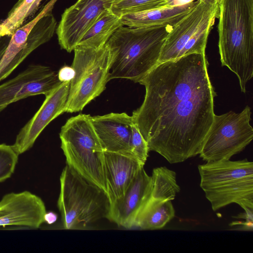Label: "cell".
I'll return each mask as SVG.
<instances>
[{
    "mask_svg": "<svg viewBox=\"0 0 253 253\" xmlns=\"http://www.w3.org/2000/svg\"><path fill=\"white\" fill-rule=\"evenodd\" d=\"M204 53L159 63L139 82L143 102L131 116L149 151L170 164L199 154L212 124L216 96Z\"/></svg>",
    "mask_w": 253,
    "mask_h": 253,
    "instance_id": "1",
    "label": "cell"
},
{
    "mask_svg": "<svg viewBox=\"0 0 253 253\" xmlns=\"http://www.w3.org/2000/svg\"><path fill=\"white\" fill-rule=\"evenodd\" d=\"M171 26H121L106 44L112 55L109 81L126 79L138 83L159 64Z\"/></svg>",
    "mask_w": 253,
    "mask_h": 253,
    "instance_id": "2",
    "label": "cell"
},
{
    "mask_svg": "<svg viewBox=\"0 0 253 253\" xmlns=\"http://www.w3.org/2000/svg\"><path fill=\"white\" fill-rule=\"evenodd\" d=\"M218 49L222 66L237 77L241 91L253 76V0H220Z\"/></svg>",
    "mask_w": 253,
    "mask_h": 253,
    "instance_id": "3",
    "label": "cell"
},
{
    "mask_svg": "<svg viewBox=\"0 0 253 253\" xmlns=\"http://www.w3.org/2000/svg\"><path fill=\"white\" fill-rule=\"evenodd\" d=\"M200 186L213 211L232 203L253 211V163L247 159L206 162L198 166Z\"/></svg>",
    "mask_w": 253,
    "mask_h": 253,
    "instance_id": "4",
    "label": "cell"
},
{
    "mask_svg": "<svg viewBox=\"0 0 253 253\" xmlns=\"http://www.w3.org/2000/svg\"><path fill=\"white\" fill-rule=\"evenodd\" d=\"M57 206L64 228L84 230L107 218L110 202L105 191L66 165L60 177Z\"/></svg>",
    "mask_w": 253,
    "mask_h": 253,
    "instance_id": "5",
    "label": "cell"
},
{
    "mask_svg": "<svg viewBox=\"0 0 253 253\" xmlns=\"http://www.w3.org/2000/svg\"><path fill=\"white\" fill-rule=\"evenodd\" d=\"M59 137L67 165L107 193L104 151L90 115L80 114L69 119L61 127Z\"/></svg>",
    "mask_w": 253,
    "mask_h": 253,
    "instance_id": "6",
    "label": "cell"
},
{
    "mask_svg": "<svg viewBox=\"0 0 253 253\" xmlns=\"http://www.w3.org/2000/svg\"><path fill=\"white\" fill-rule=\"evenodd\" d=\"M71 80L65 112L83 110L105 89L109 82L112 55L109 47L95 49L77 45L74 49Z\"/></svg>",
    "mask_w": 253,
    "mask_h": 253,
    "instance_id": "7",
    "label": "cell"
},
{
    "mask_svg": "<svg viewBox=\"0 0 253 253\" xmlns=\"http://www.w3.org/2000/svg\"><path fill=\"white\" fill-rule=\"evenodd\" d=\"M218 12V4L201 0L171 27L162 48L159 63L192 53H205L208 37Z\"/></svg>",
    "mask_w": 253,
    "mask_h": 253,
    "instance_id": "8",
    "label": "cell"
},
{
    "mask_svg": "<svg viewBox=\"0 0 253 253\" xmlns=\"http://www.w3.org/2000/svg\"><path fill=\"white\" fill-rule=\"evenodd\" d=\"M251 109L247 105L240 113L230 111L214 115L199 156L206 162L230 160L242 151L253 139Z\"/></svg>",
    "mask_w": 253,
    "mask_h": 253,
    "instance_id": "9",
    "label": "cell"
},
{
    "mask_svg": "<svg viewBox=\"0 0 253 253\" xmlns=\"http://www.w3.org/2000/svg\"><path fill=\"white\" fill-rule=\"evenodd\" d=\"M61 84L57 73L49 67L31 65L0 85V112L21 99L39 94L45 95Z\"/></svg>",
    "mask_w": 253,
    "mask_h": 253,
    "instance_id": "10",
    "label": "cell"
},
{
    "mask_svg": "<svg viewBox=\"0 0 253 253\" xmlns=\"http://www.w3.org/2000/svg\"><path fill=\"white\" fill-rule=\"evenodd\" d=\"M112 0H78L65 9L56 29L61 47L74 50L80 40L99 15L110 9Z\"/></svg>",
    "mask_w": 253,
    "mask_h": 253,
    "instance_id": "11",
    "label": "cell"
},
{
    "mask_svg": "<svg viewBox=\"0 0 253 253\" xmlns=\"http://www.w3.org/2000/svg\"><path fill=\"white\" fill-rule=\"evenodd\" d=\"M70 81L62 82L45 95L41 107L21 129L11 145L18 155L32 147L45 127L54 119L65 112Z\"/></svg>",
    "mask_w": 253,
    "mask_h": 253,
    "instance_id": "12",
    "label": "cell"
},
{
    "mask_svg": "<svg viewBox=\"0 0 253 253\" xmlns=\"http://www.w3.org/2000/svg\"><path fill=\"white\" fill-rule=\"evenodd\" d=\"M46 212L42 199L29 191L6 194L0 201V227L37 229L44 222Z\"/></svg>",
    "mask_w": 253,
    "mask_h": 253,
    "instance_id": "13",
    "label": "cell"
},
{
    "mask_svg": "<svg viewBox=\"0 0 253 253\" xmlns=\"http://www.w3.org/2000/svg\"><path fill=\"white\" fill-rule=\"evenodd\" d=\"M152 185L151 176L141 168L124 195L110 204L107 219L126 229L134 227L138 213L150 197Z\"/></svg>",
    "mask_w": 253,
    "mask_h": 253,
    "instance_id": "14",
    "label": "cell"
},
{
    "mask_svg": "<svg viewBox=\"0 0 253 253\" xmlns=\"http://www.w3.org/2000/svg\"><path fill=\"white\" fill-rule=\"evenodd\" d=\"M90 119L103 151L132 156L130 147L134 123L132 116L125 113H111L90 115Z\"/></svg>",
    "mask_w": 253,
    "mask_h": 253,
    "instance_id": "15",
    "label": "cell"
},
{
    "mask_svg": "<svg viewBox=\"0 0 253 253\" xmlns=\"http://www.w3.org/2000/svg\"><path fill=\"white\" fill-rule=\"evenodd\" d=\"M107 193L110 204L121 198L144 166L134 157L104 151Z\"/></svg>",
    "mask_w": 253,
    "mask_h": 253,
    "instance_id": "16",
    "label": "cell"
},
{
    "mask_svg": "<svg viewBox=\"0 0 253 253\" xmlns=\"http://www.w3.org/2000/svg\"><path fill=\"white\" fill-rule=\"evenodd\" d=\"M194 0L182 4L126 14L121 17L124 26L141 27L168 25L172 26L181 20L200 2Z\"/></svg>",
    "mask_w": 253,
    "mask_h": 253,
    "instance_id": "17",
    "label": "cell"
},
{
    "mask_svg": "<svg viewBox=\"0 0 253 253\" xmlns=\"http://www.w3.org/2000/svg\"><path fill=\"white\" fill-rule=\"evenodd\" d=\"M51 11L46 13L34 26L28 37L24 47L16 54L5 70L1 81L7 78L32 52L52 37L57 22Z\"/></svg>",
    "mask_w": 253,
    "mask_h": 253,
    "instance_id": "18",
    "label": "cell"
},
{
    "mask_svg": "<svg viewBox=\"0 0 253 253\" xmlns=\"http://www.w3.org/2000/svg\"><path fill=\"white\" fill-rule=\"evenodd\" d=\"M123 26L121 17L110 9H106L85 32L77 45L95 49L101 48L115 31Z\"/></svg>",
    "mask_w": 253,
    "mask_h": 253,
    "instance_id": "19",
    "label": "cell"
},
{
    "mask_svg": "<svg viewBox=\"0 0 253 253\" xmlns=\"http://www.w3.org/2000/svg\"><path fill=\"white\" fill-rule=\"evenodd\" d=\"M171 201L149 199L138 213L135 226L143 230L163 228L175 216V210Z\"/></svg>",
    "mask_w": 253,
    "mask_h": 253,
    "instance_id": "20",
    "label": "cell"
},
{
    "mask_svg": "<svg viewBox=\"0 0 253 253\" xmlns=\"http://www.w3.org/2000/svg\"><path fill=\"white\" fill-rule=\"evenodd\" d=\"M57 0H51L32 20L18 28L11 36L8 46L0 62V82L7 66L24 47L28 37L37 22L48 11L52 10Z\"/></svg>",
    "mask_w": 253,
    "mask_h": 253,
    "instance_id": "21",
    "label": "cell"
},
{
    "mask_svg": "<svg viewBox=\"0 0 253 253\" xmlns=\"http://www.w3.org/2000/svg\"><path fill=\"white\" fill-rule=\"evenodd\" d=\"M151 177L153 185L150 200L164 201L174 199L180 190L174 171L166 167L156 168Z\"/></svg>",
    "mask_w": 253,
    "mask_h": 253,
    "instance_id": "22",
    "label": "cell"
},
{
    "mask_svg": "<svg viewBox=\"0 0 253 253\" xmlns=\"http://www.w3.org/2000/svg\"><path fill=\"white\" fill-rule=\"evenodd\" d=\"M42 0H19L0 23V37H11L38 8Z\"/></svg>",
    "mask_w": 253,
    "mask_h": 253,
    "instance_id": "23",
    "label": "cell"
},
{
    "mask_svg": "<svg viewBox=\"0 0 253 253\" xmlns=\"http://www.w3.org/2000/svg\"><path fill=\"white\" fill-rule=\"evenodd\" d=\"M175 5L173 0H112L110 10L121 17L124 15Z\"/></svg>",
    "mask_w": 253,
    "mask_h": 253,
    "instance_id": "24",
    "label": "cell"
},
{
    "mask_svg": "<svg viewBox=\"0 0 253 253\" xmlns=\"http://www.w3.org/2000/svg\"><path fill=\"white\" fill-rule=\"evenodd\" d=\"M18 155L11 145L0 144V182L9 178L13 173Z\"/></svg>",
    "mask_w": 253,
    "mask_h": 253,
    "instance_id": "25",
    "label": "cell"
},
{
    "mask_svg": "<svg viewBox=\"0 0 253 253\" xmlns=\"http://www.w3.org/2000/svg\"><path fill=\"white\" fill-rule=\"evenodd\" d=\"M132 156L144 166L149 151L148 144L136 125L133 123L130 140Z\"/></svg>",
    "mask_w": 253,
    "mask_h": 253,
    "instance_id": "26",
    "label": "cell"
},
{
    "mask_svg": "<svg viewBox=\"0 0 253 253\" xmlns=\"http://www.w3.org/2000/svg\"><path fill=\"white\" fill-rule=\"evenodd\" d=\"M74 74L73 68L68 66L62 67L57 73L58 78L62 83L71 81L74 77Z\"/></svg>",
    "mask_w": 253,
    "mask_h": 253,
    "instance_id": "27",
    "label": "cell"
},
{
    "mask_svg": "<svg viewBox=\"0 0 253 253\" xmlns=\"http://www.w3.org/2000/svg\"><path fill=\"white\" fill-rule=\"evenodd\" d=\"M11 37L4 36L0 37V62L8 46Z\"/></svg>",
    "mask_w": 253,
    "mask_h": 253,
    "instance_id": "28",
    "label": "cell"
},
{
    "mask_svg": "<svg viewBox=\"0 0 253 253\" xmlns=\"http://www.w3.org/2000/svg\"><path fill=\"white\" fill-rule=\"evenodd\" d=\"M58 216L56 213L52 211L46 212L44 215V222L48 224H51L55 222Z\"/></svg>",
    "mask_w": 253,
    "mask_h": 253,
    "instance_id": "29",
    "label": "cell"
},
{
    "mask_svg": "<svg viewBox=\"0 0 253 253\" xmlns=\"http://www.w3.org/2000/svg\"><path fill=\"white\" fill-rule=\"evenodd\" d=\"M202 1L209 3L211 4H219V3L220 0H200Z\"/></svg>",
    "mask_w": 253,
    "mask_h": 253,
    "instance_id": "30",
    "label": "cell"
}]
</instances>
